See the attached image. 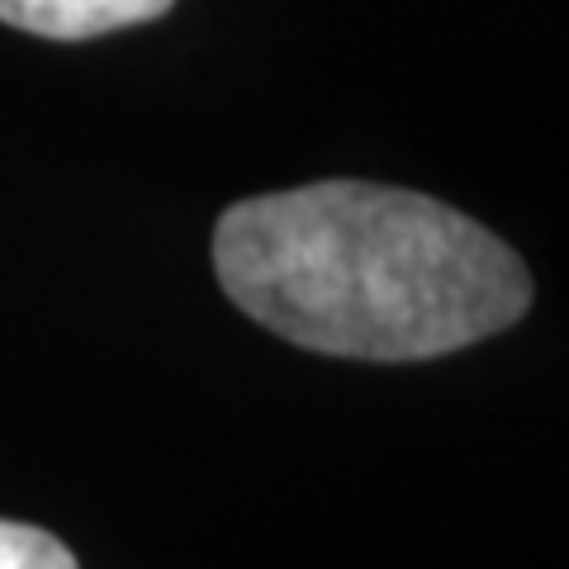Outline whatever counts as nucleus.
<instances>
[{"instance_id": "obj_1", "label": "nucleus", "mask_w": 569, "mask_h": 569, "mask_svg": "<svg viewBox=\"0 0 569 569\" xmlns=\"http://www.w3.org/2000/svg\"><path fill=\"white\" fill-rule=\"evenodd\" d=\"M213 271L252 323L347 361H432L531 305L503 238L432 194L370 181L238 200L213 228Z\"/></svg>"}, {"instance_id": "obj_2", "label": "nucleus", "mask_w": 569, "mask_h": 569, "mask_svg": "<svg viewBox=\"0 0 569 569\" xmlns=\"http://www.w3.org/2000/svg\"><path fill=\"white\" fill-rule=\"evenodd\" d=\"M171 0H0V20L39 39H100V33L162 20Z\"/></svg>"}, {"instance_id": "obj_3", "label": "nucleus", "mask_w": 569, "mask_h": 569, "mask_svg": "<svg viewBox=\"0 0 569 569\" xmlns=\"http://www.w3.org/2000/svg\"><path fill=\"white\" fill-rule=\"evenodd\" d=\"M0 569H77V556L29 522H0Z\"/></svg>"}]
</instances>
